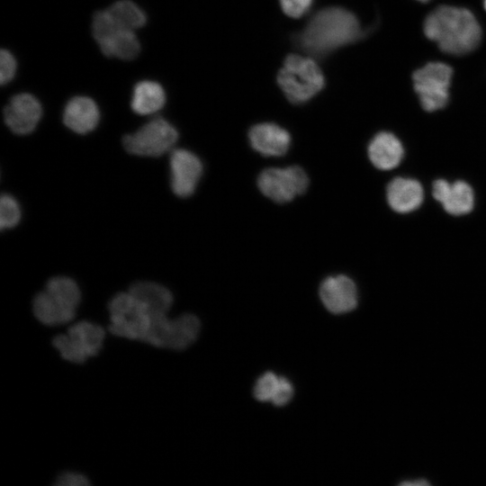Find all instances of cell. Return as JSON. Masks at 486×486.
<instances>
[{
	"instance_id": "cell-28",
	"label": "cell",
	"mask_w": 486,
	"mask_h": 486,
	"mask_svg": "<svg viewBox=\"0 0 486 486\" xmlns=\"http://www.w3.org/2000/svg\"><path fill=\"white\" fill-rule=\"evenodd\" d=\"M89 484L90 482L85 475L72 472L61 473L55 482V485L58 486H86Z\"/></svg>"
},
{
	"instance_id": "cell-2",
	"label": "cell",
	"mask_w": 486,
	"mask_h": 486,
	"mask_svg": "<svg viewBox=\"0 0 486 486\" xmlns=\"http://www.w3.org/2000/svg\"><path fill=\"white\" fill-rule=\"evenodd\" d=\"M360 33V23L351 12L340 7H328L310 20L299 40L307 52L324 55L353 42Z\"/></svg>"
},
{
	"instance_id": "cell-6",
	"label": "cell",
	"mask_w": 486,
	"mask_h": 486,
	"mask_svg": "<svg viewBox=\"0 0 486 486\" xmlns=\"http://www.w3.org/2000/svg\"><path fill=\"white\" fill-rule=\"evenodd\" d=\"M201 323L191 313L170 320L166 314H151V325L144 342L157 347L183 350L197 338Z\"/></svg>"
},
{
	"instance_id": "cell-8",
	"label": "cell",
	"mask_w": 486,
	"mask_h": 486,
	"mask_svg": "<svg viewBox=\"0 0 486 486\" xmlns=\"http://www.w3.org/2000/svg\"><path fill=\"white\" fill-rule=\"evenodd\" d=\"M452 76V68L443 62H429L413 73V86L424 110L435 112L447 104Z\"/></svg>"
},
{
	"instance_id": "cell-12",
	"label": "cell",
	"mask_w": 486,
	"mask_h": 486,
	"mask_svg": "<svg viewBox=\"0 0 486 486\" xmlns=\"http://www.w3.org/2000/svg\"><path fill=\"white\" fill-rule=\"evenodd\" d=\"M4 121L15 134L32 132L42 116V106L32 94L21 93L13 96L4 109Z\"/></svg>"
},
{
	"instance_id": "cell-16",
	"label": "cell",
	"mask_w": 486,
	"mask_h": 486,
	"mask_svg": "<svg viewBox=\"0 0 486 486\" xmlns=\"http://www.w3.org/2000/svg\"><path fill=\"white\" fill-rule=\"evenodd\" d=\"M62 119L64 124L72 131L86 134L98 125L100 110L92 98L75 96L67 103Z\"/></svg>"
},
{
	"instance_id": "cell-29",
	"label": "cell",
	"mask_w": 486,
	"mask_h": 486,
	"mask_svg": "<svg viewBox=\"0 0 486 486\" xmlns=\"http://www.w3.org/2000/svg\"><path fill=\"white\" fill-rule=\"evenodd\" d=\"M400 485H402V486H428V485H429V482L426 479L418 478V479H413V480H408V481L401 482L400 483Z\"/></svg>"
},
{
	"instance_id": "cell-11",
	"label": "cell",
	"mask_w": 486,
	"mask_h": 486,
	"mask_svg": "<svg viewBox=\"0 0 486 486\" xmlns=\"http://www.w3.org/2000/svg\"><path fill=\"white\" fill-rule=\"evenodd\" d=\"M169 166L174 194L183 198L192 195L202 174L200 158L187 149L177 148L171 152Z\"/></svg>"
},
{
	"instance_id": "cell-23",
	"label": "cell",
	"mask_w": 486,
	"mask_h": 486,
	"mask_svg": "<svg viewBox=\"0 0 486 486\" xmlns=\"http://www.w3.org/2000/svg\"><path fill=\"white\" fill-rule=\"evenodd\" d=\"M21 220V208L16 199L4 194L0 199V227L2 230L17 225Z\"/></svg>"
},
{
	"instance_id": "cell-7",
	"label": "cell",
	"mask_w": 486,
	"mask_h": 486,
	"mask_svg": "<svg viewBox=\"0 0 486 486\" xmlns=\"http://www.w3.org/2000/svg\"><path fill=\"white\" fill-rule=\"evenodd\" d=\"M104 336L103 327L82 320L69 327L66 334L56 336L52 344L65 360L82 364L99 353Z\"/></svg>"
},
{
	"instance_id": "cell-26",
	"label": "cell",
	"mask_w": 486,
	"mask_h": 486,
	"mask_svg": "<svg viewBox=\"0 0 486 486\" xmlns=\"http://www.w3.org/2000/svg\"><path fill=\"white\" fill-rule=\"evenodd\" d=\"M312 0H280L283 11L290 17L298 18L310 7Z\"/></svg>"
},
{
	"instance_id": "cell-22",
	"label": "cell",
	"mask_w": 486,
	"mask_h": 486,
	"mask_svg": "<svg viewBox=\"0 0 486 486\" xmlns=\"http://www.w3.org/2000/svg\"><path fill=\"white\" fill-rule=\"evenodd\" d=\"M117 27L134 31L146 24L145 12L130 0H120L106 9Z\"/></svg>"
},
{
	"instance_id": "cell-5",
	"label": "cell",
	"mask_w": 486,
	"mask_h": 486,
	"mask_svg": "<svg viewBox=\"0 0 486 486\" xmlns=\"http://www.w3.org/2000/svg\"><path fill=\"white\" fill-rule=\"evenodd\" d=\"M109 331L118 337L145 341L151 325L147 306L129 291L115 294L108 303Z\"/></svg>"
},
{
	"instance_id": "cell-30",
	"label": "cell",
	"mask_w": 486,
	"mask_h": 486,
	"mask_svg": "<svg viewBox=\"0 0 486 486\" xmlns=\"http://www.w3.org/2000/svg\"><path fill=\"white\" fill-rule=\"evenodd\" d=\"M417 1H419V2H422V3H426V2H428V1H429V0H417Z\"/></svg>"
},
{
	"instance_id": "cell-21",
	"label": "cell",
	"mask_w": 486,
	"mask_h": 486,
	"mask_svg": "<svg viewBox=\"0 0 486 486\" xmlns=\"http://www.w3.org/2000/svg\"><path fill=\"white\" fill-rule=\"evenodd\" d=\"M97 43L105 56L123 60L135 58L140 51V43L130 30H117Z\"/></svg>"
},
{
	"instance_id": "cell-19",
	"label": "cell",
	"mask_w": 486,
	"mask_h": 486,
	"mask_svg": "<svg viewBox=\"0 0 486 486\" xmlns=\"http://www.w3.org/2000/svg\"><path fill=\"white\" fill-rule=\"evenodd\" d=\"M129 292L143 302L151 314H166L173 304L171 292L157 283L139 281L130 286Z\"/></svg>"
},
{
	"instance_id": "cell-24",
	"label": "cell",
	"mask_w": 486,
	"mask_h": 486,
	"mask_svg": "<svg viewBox=\"0 0 486 486\" xmlns=\"http://www.w3.org/2000/svg\"><path fill=\"white\" fill-rule=\"evenodd\" d=\"M281 377L272 372L261 375L255 386L254 396L260 401H273L280 386Z\"/></svg>"
},
{
	"instance_id": "cell-3",
	"label": "cell",
	"mask_w": 486,
	"mask_h": 486,
	"mask_svg": "<svg viewBox=\"0 0 486 486\" xmlns=\"http://www.w3.org/2000/svg\"><path fill=\"white\" fill-rule=\"evenodd\" d=\"M81 299L76 283L66 276L50 278L45 289L33 299L32 310L44 325L54 326L71 321Z\"/></svg>"
},
{
	"instance_id": "cell-9",
	"label": "cell",
	"mask_w": 486,
	"mask_h": 486,
	"mask_svg": "<svg viewBox=\"0 0 486 486\" xmlns=\"http://www.w3.org/2000/svg\"><path fill=\"white\" fill-rule=\"evenodd\" d=\"M178 139L176 129L166 120L156 118L122 139L124 148L130 154L158 157L172 149Z\"/></svg>"
},
{
	"instance_id": "cell-14",
	"label": "cell",
	"mask_w": 486,
	"mask_h": 486,
	"mask_svg": "<svg viewBox=\"0 0 486 486\" xmlns=\"http://www.w3.org/2000/svg\"><path fill=\"white\" fill-rule=\"evenodd\" d=\"M432 194L451 215H465L473 209L474 193L471 185L464 181L449 183L445 179H437L433 183Z\"/></svg>"
},
{
	"instance_id": "cell-17",
	"label": "cell",
	"mask_w": 486,
	"mask_h": 486,
	"mask_svg": "<svg viewBox=\"0 0 486 486\" xmlns=\"http://www.w3.org/2000/svg\"><path fill=\"white\" fill-rule=\"evenodd\" d=\"M386 199L394 212L409 213L417 210L423 202V187L416 179L396 177L387 185Z\"/></svg>"
},
{
	"instance_id": "cell-1",
	"label": "cell",
	"mask_w": 486,
	"mask_h": 486,
	"mask_svg": "<svg viewBox=\"0 0 486 486\" xmlns=\"http://www.w3.org/2000/svg\"><path fill=\"white\" fill-rule=\"evenodd\" d=\"M424 33L439 49L461 56L473 51L482 40V28L468 9L440 5L425 19Z\"/></svg>"
},
{
	"instance_id": "cell-15",
	"label": "cell",
	"mask_w": 486,
	"mask_h": 486,
	"mask_svg": "<svg viewBox=\"0 0 486 486\" xmlns=\"http://www.w3.org/2000/svg\"><path fill=\"white\" fill-rule=\"evenodd\" d=\"M251 147L264 156L279 157L284 155L291 144L289 132L281 126L263 122L251 127L248 131Z\"/></svg>"
},
{
	"instance_id": "cell-27",
	"label": "cell",
	"mask_w": 486,
	"mask_h": 486,
	"mask_svg": "<svg viewBox=\"0 0 486 486\" xmlns=\"http://www.w3.org/2000/svg\"><path fill=\"white\" fill-rule=\"evenodd\" d=\"M293 392V386L290 381L284 377H281L280 386L272 403L276 406H284L292 400Z\"/></svg>"
},
{
	"instance_id": "cell-10",
	"label": "cell",
	"mask_w": 486,
	"mask_h": 486,
	"mask_svg": "<svg viewBox=\"0 0 486 486\" xmlns=\"http://www.w3.org/2000/svg\"><path fill=\"white\" fill-rule=\"evenodd\" d=\"M261 193L276 202H287L302 194L308 188L309 178L297 166L265 169L257 178Z\"/></svg>"
},
{
	"instance_id": "cell-31",
	"label": "cell",
	"mask_w": 486,
	"mask_h": 486,
	"mask_svg": "<svg viewBox=\"0 0 486 486\" xmlns=\"http://www.w3.org/2000/svg\"><path fill=\"white\" fill-rule=\"evenodd\" d=\"M484 8L486 9V0L483 1Z\"/></svg>"
},
{
	"instance_id": "cell-4",
	"label": "cell",
	"mask_w": 486,
	"mask_h": 486,
	"mask_svg": "<svg viewBox=\"0 0 486 486\" xmlns=\"http://www.w3.org/2000/svg\"><path fill=\"white\" fill-rule=\"evenodd\" d=\"M277 82L291 102L302 104L315 96L323 88L325 80L313 59L292 54L285 58Z\"/></svg>"
},
{
	"instance_id": "cell-25",
	"label": "cell",
	"mask_w": 486,
	"mask_h": 486,
	"mask_svg": "<svg viewBox=\"0 0 486 486\" xmlns=\"http://www.w3.org/2000/svg\"><path fill=\"white\" fill-rule=\"evenodd\" d=\"M0 66L1 85H6L14 77L17 68L15 58L8 50H1Z\"/></svg>"
},
{
	"instance_id": "cell-20",
	"label": "cell",
	"mask_w": 486,
	"mask_h": 486,
	"mask_svg": "<svg viewBox=\"0 0 486 486\" xmlns=\"http://www.w3.org/2000/svg\"><path fill=\"white\" fill-rule=\"evenodd\" d=\"M166 104V93L162 86L155 81L138 82L132 91L130 106L133 112L140 115L154 113Z\"/></svg>"
},
{
	"instance_id": "cell-18",
	"label": "cell",
	"mask_w": 486,
	"mask_h": 486,
	"mask_svg": "<svg viewBox=\"0 0 486 486\" xmlns=\"http://www.w3.org/2000/svg\"><path fill=\"white\" fill-rule=\"evenodd\" d=\"M404 156L400 140L392 133H377L368 145V157L380 170H391L399 166Z\"/></svg>"
},
{
	"instance_id": "cell-13",
	"label": "cell",
	"mask_w": 486,
	"mask_h": 486,
	"mask_svg": "<svg viewBox=\"0 0 486 486\" xmlns=\"http://www.w3.org/2000/svg\"><path fill=\"white\" fill-rule=\"evenodd\" d=\"M320 297L326 309L334 314L352 311L358 303L357 288L346 275H331L320 286Z\"/></svg>"
}]
</instances>
